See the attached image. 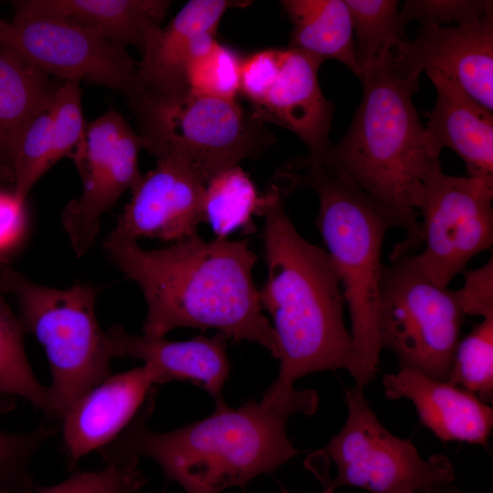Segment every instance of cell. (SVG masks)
Returning a JSON list of instances; mask_svg holds the SVG:
<instances>
[{"label":"cell","instance_id":"cell-1","mask_svg":"<svg viewBox=\"0 0 493 493\" xmlns=\"http://www.w3.org/2000/svg\"><path fill=\"white\" fill-rule=\"evenodd\" d=\"M110 259L141 288L147 305L143 335L162 338L176 328L216 330L234 341L265 347L277 359V337L262 312L252 270L257 255L246 240L197 234L171 246L145 250L110 233Z\"/></svg>","mask_w":493,"mask_h":493},{"label":"cell","instance_id":"cell-2","mask_svg":"<svg viewBox=\"0 0 493 493\" xmlns=\"http://www.w3.org/2000/svg\"><path fill=\"white\" fill-rule=\"evenodd\" d=\"M151 396L135 419L100 452L105 463L121 459H153L167 481L186 493H220L244 487L261 474H271L300 453L287 435L289 416L313 414L319 397L311 389H295L283 396L265 393L231 408L217 404L209 416L169 432L147 426L153 409Z\"/></svg>","mask_w":493,"mask_h":493},{"label":"cell","instance_id":"cell-3","mask_svg":"<svg viewBox=\"0 0 493 493\" xmlns=\"http://www.w3.org/2000/svg\"><path fill=\"white\" fill-rule=\"evenodd\" d=\"M276 184L264 194L262 234L267 267L259 290L277 337L278 374L266 393L284 395L311 372L351 371L354 347L344 322L346 305L328 252L306 240L286 214Z\"/></svg>","mask_w":493,"mask_h":493},{"label":"cell","instance_id":"cell-4","mask_svg":"<svg viewBox=\"0 0 493 493\" xmlns=\"http://www.w3.org/2000/svg\"><path fill=\"white\" fill-rule=\"evenodd\" d=\"M284 194L299 187L319 197L315 225L338 272L351 319L354 362L350 373L364 389L379 369L382 351L377 328L381 255L392 228L406 231L404 243L422 246L420 230L395 211L381 205L323 157H298L276 174Z\"/></svg>","mask_w":493,"mask_h":493},{"label":"cell","instance_id":"cell-5","mask_svg":"<svg viewBox=\"0 0 493 493\" xmlns=\"http://www.w3.org/2000/svg\"><path fill=\"white\" fill-rule=\"evenodd\" d=\"M360 80L362 98L351 126L321 157L420 230L416 206L423 181L441 164L425 145L412 100L418 84L395 71L390 58L365 70Z\"/></svg>","mask_w":493,"mask_h":493},{"label":"cell","instance_id":"cell-6","mask_svg":"<svg viewBox=\"0 0 493 493\" xmlns=\"http://www.w3.org/2000/svg\"><path fill=\"white\" fill-rule=\"evenodd\" d=\"M0 287L16 298L25 331L44 346L54 418L61 420L80 396L110 375L113 356L95 313L99 288L46 287L5 264L0 265Z\"/></svg>","mask_w":493,"mask_h":493},{"label":"cell","instance_id":"cell-7","mask_svg":"<svg viewBox=\"0 0 493 493\" xmlns=\"http://www.w3.org/2000/svg\"><path fill=\"white\" fill-rule=\"evenodd\" d=\"M127 102L144 149L156 159L182 160L206 184L242 160L258 157L274 142L265 123L236 100L189 89L156 96L140 89Z\"/></svg>","mask_w":493,"mask_h":493},{"label":"cell","instance_id":"cell-8","mask_svg":"<svg viewBox=\"0 0 493 493\" xmlns=\"http://www.w3.org/2000/svg\"><path fill=\"white\" fill-rule=\"evenodd\" d=\"M411 250L403 241L397 243L390 264L383 266L379 342L394 354L400 368L447 381L465 314L455 290L429 279Z\"/></svg>","mask_w":493,"mask_h":493},{"label":"cell","instance_id":"cell-9","mask_svg":"<svg viewBox=\"0 0 493 493\" xmlns=\"http://www.w3.org/2000/svg\"><path fill=\"white\" fill-rule=\"evenodd\" d=\"M364 390L345 388L348 416L323 449L337 467L334 488L355 487L370 493H414L453 483L455 467L444 454L421 457L410 439L389 432L370 407Z\"/></svg>","mask_w":493,"mask_h":493},{"label":"cell","instance_id":"cell-10","mask_svg":"<svg viewBox=\"0 0 493 493\" xmlns=\"http://www.w3.org/2000/svg\"><path fill=\"white\" fill-rule=\"evenodd\" d=\"M493 183L445 174L441 165L423 181L416 206L424 250L415 255L422 272L446 288L469 261L493 244Z\"/></svg>","mask_w":493,"mask_h":493},{"label":"cell","instance_id":"cell-11","mask_svg":"<svg viewBox=\"0 0 493 493\" xmlns=\"http://www.w3.org/2000/svg\"><path fill=\"white\" fill-rule=\"evenodd\" d=\"M0 43L63 81L103 86L127 100L140 90L136 65L126 47L65 18L15 15L12 22L5 21Z\"/></svg>","mask_w":493,"mask_h":493},{"label":"cell","instance_id":"cell-12","mask_svg":"<svg viewBox=\"0 0 493 493\" xmlns=\"http://www.w3.org/2000/svg\"><path fill=\"white\" fill-rule=\"evenodd\" d=\"M142 149L140 134L115 110L87 122L82 140L69 156L80 175L82 191L61 215L77 257L93 246L102 215L142 178L138 158Z\"/></svg>","mask_w":493,"mask_h":493},{"label":"cell","instance_id":"cell-13","mask_svg":"<svg viewBox=\"0 0 493 493\" xmlns=\"http://www.w3.org/2000/svg\"><path fill=\"white\" fill-rule=\"evenodd\" d=\"M205 180L175 157L156 159L153 170L131 189V197L110 234L130 240L174 243L197 234L204 222Z\"/></svg>","mask_w":493,"mask_h":493},{"label":"cell","instance_id":"cell-14","mask_svg":"<svg viewBox=\"0 0 493 493\" xmlns=\"http://www.w3.org/2000/svg\"><path fill=\"white\" fill-rule=\"evenodd\" d=\"M392 68L418 84L420 74L437 69L476 101L493 110V10L477 22L421 26L390 58Z\"/></svg>","mask_w":493,"mask_h":493},{"label":"cell","instance_id":"cell-15","mask_svg":"<svg viewBox=\"0 0 493 493\" xmlns=\"http://www.w3.org/2000/svg\"><path fill=\"white\" fill-rule=\"evenodd\" d=\"M155 385L153 370L143 364L110 374L80 396L60 420L70 469L81 457L114 442L154 394Z\"/></svg>","mask_w":493,"mask_h":493},{"label":"cell","instance_id":"cell-16","mask_svg":"<svg viewBox=\"0 0 493 493\" xmlns=\"http://www.w3.org/2000/svg\"><path fill=\"white\" fill-rule=\"evenodd\" d=\"M247 1L192 0L162 27L136 65L140 89L149 94L167 96L187 89L189 63L207 52L216 41L222 16L233 6Z\"/></svg>","mask_w":493,"mask_h":493},{"label":"cell","instance_id":"cell-17","mask_svg":"<svg viewBox=\"0 0 493 493\" xmlns=\"http://www.w3.org/2000/svg\"><path fill=\"white\" fill-rule=\"evenodd\" d=\"M322 63L300 50L283 48L276 81L264 100L251 110L263 123L271 122L294 133L313 157L323 156L332 145L329 134L333 105L318 80Z\"/></svg>","mask_w":493,"mask_h":493},{"label":"cell","instance_id":"cell-18","mask_svg":"<svg viewBox=\"0 0 493 493\" xmlns=\"http://www.w3.org/2000/svg\"><path fill=\"white\" fill-rule=\"evenodd\" d=\"M426 74L436 89V100L424 128L430 157L439 160L444 147L466 163L468 176L493 183L492 111L476 101L452 77L434 68Z\"/></svg>","mask_w":493,"mask_h":493},{"label":"cell","instance_id":"cell-19","mask_svg":"<svg viewBox=\"0 0 493 493\" xmlns=\"http://www.w3.org/2000/svg\"><path fill=\"white\" fill-rule=\"evenodd\" d=\"M107 335L113 358L142 360L153 370L157 384L189 381L206 391L216 404L225 402L223 388L230 372L226 353L229 338L226 334L173 341L164 337L133 335L122 326L113 325Z\"/></svg>","mask_w":493,"mask_h":493},{"label":"cell","instance_id":"cell-20","mask_svg":"<svg viewBox=\"0 0 493 493\" xmlns=\"http://www.w3.org/2000/svg\"><path fill=\"white\" fill-rule=\"evenodd\" d=\"M383 384L386 398L409 399L421 424L440 440L488 446L493 409L472 393L405 368L384 375Z\"/></svg>","mask_w":493,"mask_h":493},{"label":"cell","instance_id":"cell-21","mask_svg":"<svg viewBox=\"0 0 493 493\" xmlns=\"http://www.w3.org/2000/svg\"><path fill=\"white\" fill-rule=\"evenodd\" d=\"M168 0H16L15 15L57 16L89 28L142 55L154 41Z\"/></svg>","mask_w":493,"mask_h":493},{"label":"cell","instance_id":"cell-22","mask_svg":"<svg viewBox=\"0 0 493 493\" xmlns=\"http://www.w3.org/2000/svg\"><path fill=\"white\" fill-rule=\"evenodd\" d=\"M58 87L15 48L0 43V163L13 171L21 134L49 105Z\"/></svg>","mask_w":493,"mask_h":493},{"label":"cell","instance_id":"cell-23","mask_svg":"<svg viewBox=\"0 0 493 493\" xmlns=\"http://www.w3.org/2000/svg\"><path fill=\"white\" fill-rule=\"evenodd\" d=\"M281 4L293 26L289 47L322 62L335 59L361 78L351 16L345 0H284Z\"/></svg>","mask_w":493,"mask_h":493},{"label":"cell","instance_id":"cell-24","mask_svg":"<svg viewBox=\"0 0 493 493\" xmlns=\"http://www.w3.org/2000/svg\"><path fill=\"white\" fill-rule=\"evenodd\" d=\"M264 202V194L258 195L252 180L236 165L218 173L206 184L204 222L210 225L217 237H226L238 229L253 232L252 217L261 215Z\"/></svg>","mask_w":493,"mask_h":493},{"label":"cell","instance_id":"cell-25","mask_svg":"<svg viewBox=\"0 0 493 493\" xmlns=\"http://www.w3.org/2000/svg\"><path fill=\"white\" fill-rule=\"evenodd\" d=\"M352 22L354 52L362 74L393 57L404 45L399 1L345 0Z\"/></svg>","mask_w":493,"mask_h":493},{"label":"cell","instance_id":"cell-26","mask_svg":"<svg viewBox=\"0 0 493 493\" xmlns=\"http://www.w3.org/2000/svg\"><path fill=\"white\" fill-rule=\"evenodd\" d=\"M0 287V394L18 396L54 417L48 388L35 376L24 346L23 324Z\"/></svg>","mask_w":493,"mask_h":493},{"label":"cell","instance_id":"cell-27","mask_svg":"<svg viewBox=\"0 0 493 493\" xmlns=\"http://www.w3.org/2000/svg\"><path fill=\"white\" fill-rule=\"evenodd\" d=\"M447 381L488 404L493 400V317L485 318L455 351Z\"/></svg>","mask_w":493,"mask_h":493},{"label":"cell","instance_id":"cell-28","mask_svg":"<svg viewBox=\"0 0 493 493\" xmlns=\"http://www.w3.org/2000/svg\"><path fill=\"white\" fill-rule=\"evenodd\" d=\"M50 103L26 126L14 152L13 193L24 202L36 183L53 166Z\"/></svg>","mask_w":493,"mask_h":493},{"label":"cell","instance_id":"cell-29","mask_svg":"<svg viewBox=\"0 0 493 493\" xmlns=\"http://www.w3.org/2000/svg\"><path fill=\"white\" fill-rule=\"evenodd\" d=\"M242 58L217 40L192 60L185 71L187 89L196 94L236 100L239 93Z\"/></svg>","mask_w":493,"mask_h":493},{"label":"cell","instance_id":"cell-30","mask_svg":"<svg viewBox=\"0 0 493 493\" xmlns=\"http://www.w3.org/2000/svg\"><path fill=\"white\" fill-rule=\"evenodd\" d=\"M138 459L115 460L96 471L75 469L52 486H36L34 493H135L146 483Z\"/></svg>","mask_w":493,"mask_h":493},{"label":"cell","instance_id":"cell-31","mask_svg":"<svg viewBox=\"0 0 493 493\" xmlns=\"http://www.w3.org/2000/svg\"><path fill=\"white\" fill-rule=\"evenodd\" d=\"M58 431L41 425L30 432L0 429V488H34L29 465L34 455Z\"/></svg>","mask_w":493,"mask_h":493},{"label":"cell","instance_id":"cell-32","mask_svg":"<svg viewBox=\"0 0 493 493\" xmlns=\"http://www.w3.org/2000/svg\"><path fill=\"white\" fill-rule=\"evenodd\" d=\"M52 115L51 162L69 157L82 140L87 121L83 117L81 89L79 81H63L54 92L50 103Z\"/></svg>","mask_w":493,"mask_h":493},{"label":"cell","instance_id":"cell-33","mask_svg":"<svg viewBox=\"0 0 493 493\" xmlns=\"http://www.w3.org/2000/svg\"><path fill=\"white\" fill-rule=\"evenodd\" d=\"M492 10L493 2L488 0H407L399 19L403 28L411 21H418L422 26L466 25Z\"/></svg>","mask_w":493,"mask_h":493},{"label":"cell","instance_id":"cell-34","mask_svg":"<svg viewBox=\"0 0 493 493\" xmlns=\"http://www.w3.org/2000/svg\"><path fill=\"white\" fill-rule=\"evenodd\" d=\"M283 48L262 49L242 59L239 92L254 108L259 105L279 72Z\"/></svg>","mask_w":493,"mask_h":493},{"label":"cell","instance_id":"cell-35","mask_svg":"<svg viewBox=\"0 0 493 493\" xmlns=\"http://www.w3.org/2000/svg\"><path fill=\"white\" fill-rule=\"evenodd\" d=\"M465 283L455 290L464 314L493 317V258L482 267L462 272Z\"/></svg>","mask_w":493,"mask_h":493},{"label":"cell","instance_id":"cell-36","mask_svg":"<svg viewBox=\"0 0 493 493\" xmlns=\"http://www.w3.org/2000/svg\"><path fill=\"white\" fill-rule=\"evenodd\" d=\"M26 226L25 202L13 193L0 191V265L18 245Z\"/></svg>","mask_w":493,"mask_h":493},{"label":"cell","instance_id":"cell-37","mask_svg":"<svg viewBox=\"0 0 493 493\" xmlns=\"http://www.w3.org/2000/svg\"><path fill=\"white\" fill-rule=\"evenodd\" d=\"M319 478L323 488V489L320 493H334L336 489L334 488L332 485V480L328 478L326 475H320ZM281 493H292V492H289L286 489H282Z\"/></svg>","mask_w":493,"mask_h":493},{"label":"cell","instance_id":"cell-38","mask_svg":"<svg viewBox=\"0 0 493 493\" xmlns=\"http://www.w3.org/2000/svg\"><path fill=\"white\" fill-rule=\"evenodd\" d=\"M0 181L2 182H15V175L13 171L0 163Z\"/></svg>","mask_w":493,"mask_h":493},{"label":"cell","instance_id":"cell-39","mask_svg":"<svg viewBox=\"0 0 493 493\" xmlns=\"http://www.w3.org/2000/svg\"><path fill=\"white\" fill-rule=\"evenodd\" d=\"M446 485L447 484L441 485V486H436V487H432V488H425V489L415 491L414 493H446Z\"/></svg>","mask_w":493,"mask_h":493},{"label":"cell","instance_id":"cell-40","mask_svg":"<svg viewBox=\"0 0 493 493\" xmlns=\"http://www.w3.org/2000/svg\"><path fill=\"white\" fill-rule=\"evenodd\" d=\"M35 488H0V493H34Z\"/></svg>","mask_w":493,"mask_h":493},{"label":"cell","instance_id":"cell-41","mask_svg":"<svg viewBox=\"0 0 493 493\" xmlns=\"http://www.w3.org/2000/svg\"><path fill=\"white\" fill-rule=\"evenodd\" d=\"M446 493H462L461 491L457 489V488L453 486L452 483L446 485Z\"/></svg>","mask_w":493,"mask_h":493},{"label":"cell","instance_id":"cell-42","mask_svg":"<svg viewBox=\"0 0 493 493\" xmlns=\"http://www.w3.org/2000/svg\"><path fill=\"white\" fill-rule=\"evenodd\" d=\"M4 23H5V21L0 19V33H1L2 27L4 26Z\"/></svg>","mask_w":493,"mask_h":493}]
</instances>
